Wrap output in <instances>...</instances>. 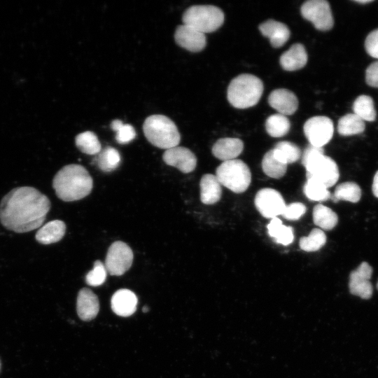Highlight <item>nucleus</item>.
Listing matches in <instances>:
<instances>
[{"mask_svg":"<svg viewBox=\"0 0 378 378\" xmlns=\"http://www.w3.org/2000/svg\"><path fill=\"white\" fill-rule=\"evenodd\" d=\"M377 289H378V283H377Z\"/></svg>","mask_w":378,"mask_h":378,"instance_id":"c03bdc74","label":"nucleus"},{"mask_svg":"<svg viewBox=\"0 0 378 378\" xmlns=\"http://www.w3.org/2000/svg\"><path fill=\"white\" fill-rule=\"evenodd\" d=\"M50 209L49 199L37 189L15 188L1 201L0 221L9 230L29 232L42 225Z\"/></svg>","mask_w":378,"mask_h":378,"instance_id":"f257e3e1","label":"nucleus"},{"mask_svg":"<svg viewBox=\"0 0 378 378\" xmlns=\"http://www.w3.org/2000/svg\"><path fill=\"white\" fill-rule=\"evenodd\" d=\"M302 16L311 22L320 31H328L334 24V20L329 3L326 0H309L300 9Z\"/></svg>","mask_w":378,"mask_h":378,"instance_id":"6e6552de","label":"nucleus"},{"mask_svg":"<svg viewBox=\"0 0 378 378\" xmlns=\"http://www.w3.org/2000/svg\"><path fill=\"white\" fill-rule=\"evenodd\" d=\"M267 230L270 236L278 244L286 246L293 241V228L283 225L282 221L277 217L272 218L267 225Z\"/></svg>","mask_w":378,"mask_h":378,"instance_id":"393cba45","label":"nucleus"},{"mask_svg":"<svg viewBox=\"0 0 378 378\" xmlns=\"http://www.w3.org/2000/svg\"><path fill=\"white\" fill-rule=\"evenodd\" d=\"M200 200L205 204H214L222 195L221 185L216 176L211 174H204L200 180Z\"/></svg>","mask_w":378,"mask_h":378,"instance_id":"412c9836","label":"nucleus"},{"mask_svg":"<svg viewBox=\"0 0 378 378\" xmlns=\"http://www.w3.org/2000/svg\"><path fill=\"white\" fill-rule=\"evenodd\" d=\"M106 273L105 265L100 260H96L92 270L87 274L85 281L92 286H100L105 281Z\"/></svg>","mask_w":378,"mask_h":378,"instance_id":"c9c22d12","label":"nucleus"},{"mask_svg":"<svg viewBox=\"0 0 378 378\" xmlns=\"http://www.w3.org/2000/svg\"><path fill=\"white\" fill-rule=\"evenodd\" d=\"M313 221L321 229L330 230L337 224V214L329 207L323 204H316L313 209Z\"/></svg>","mask_w":378,"mask_h":378,"instance_id":"b1692460","label":"nucleus"},{"mask_svg":"<svg viewBox=\"0 0 378 378\" xmlns=\"http://www.w3.org/2000/svg\"><path fill=\"white\" fill-rule=\"evenodd\" d=\"M303 191L307 197L313 201H326L331 197L327 188L311 178H307Z\"/></svg>","mask_w":378,"mask_h":378,"instance_id":"72a5a7b5","label":"nucleus"},{"mask_svg":"<svg viewBox=\"0 0 378 378\" xmlns=\"http://www.w3.org/2000/svg\"><path fill=\"white\" fill-rule=\"evenodd\" d=\"M263 92V83L257 76L243 74L230 83L227 97L230 104L237 108H247L255 106Z\"/></svg>","mask_w":378,"mask_h":378,"instance_id":"7ed1b4c3","label":"nucleus"},{"mask_svg":"<svg viewBox=\"0 0 378 378\" xmlns=\"http://www.w3.org/2000/svg\"><path fill=\"white\" fill-rule=\"evenodd\" d=\"M96 162L102 172H110L118 167L120 155L116 149L108 146L99 153Z\"/></svg>","mask_w":378,"mask_h":378,"instance_id":"2f4dec72","label":"nucleus"},{"mask_svg":"<svg viewBox=\"0 0 378 378\" xmlns=\"http://www.w3.org/2000/svg\"><path fill=\"white\" fill-rule=\"evenodd\" d=\"M361 197V189L355 182L347 181L339 184L332 195L331 200L337 202L339 200L358 202Z\"/></svg>","mask_w":378,"mask_h":378,"instance_id":"a878e982","label":"nucleus"},{"mask_svg":"<svg viewBox=\"0 0 378 378\" xmlns=\"http://www.w3.org/2000/svg\"><path fill=\"white\" fill-rule=\"evenodd\" d=\"M269 104L284 115L293 114L298 109V100L295 94L288 89H276L268 97Z\"/></svg>","mask_w":378,"mask_h":378,"instance_id":"2eb2a0df","label":"nucleus"},{"mask_svg":"<svg viewBox=\"0 0 378 378\" xmlns=\"http://www.w3.org/2000/svg\"><path fill=\"white\" fill-rule=\"evenodd\" d=\"M174 40L178 46L192 52L202 51L206 44L204 34L186 24L176 27Z\"/></svg>","mask_w":378,"mask_h":378,"instance_id":"4468645a","label":"nucleus"},{"mask_svg":"<svg viewBox=\"0 0 378 378\" xmlns=\"http://www.w3.org/2000/svg\"><path fill=\"white\" fill-rule=\"evenodd\" d=\"M262 168L267 176L274 178H280L285 175L287 164L276 159L272 149L265 154L262 160Z\"/></svg>","mask_w":378,"mask_h":378,"instance_id":"c756f323","label":"nucleus"},{"mask_svg":"<svg viewBox=\"0 0 378 378\" xmlns=\"http://www.w3.org/2000/svg\"><path fill=\"white\" fill-rule=\"evenodd\" d=\"M303 130L311 145L323 147L331 140L334 125L328 117L317 115L310 118L305 122Z\"/></svg>","mask_w":378,"mask_h":378,"instance_id":"9d476101","label":"nucleus"},{"mask_svg":"<svg viewBox=\"0 0 378 378\" xmlns=\"http://www.w3.org/2000/svg\"><path fill=\"white\" fill-rule=\"evenodd\" d=\"M254 203L260 214L267 218L281 215L286 205L280 192L270 188L260 189L255 195Z\"/></svg>","mask_w":378,"mask_h":378,"instance_id":"9b49d317","label":"nucleus"},{"mask_svg":"<svg viewBox=\"0 0 378 378\" xmlns=\"http://www.w3.org/2000/svg\"><path fill=\"white\" fill-rule=\"evenodd\" d=\"M261 34L270 39L274 48L283 46L290 38V31L288 27L281 22L267 20L259 25Z\"/></svg>","mask_w":378,"mask_h":378,"instance_id":"dca6fc26","label":"nucleus"},{"mask_svg":"<svg viewBox=\"0 0 378 378\" xmlns=\"http://www.w3.org/2000/svg\"><path fill=\"white\" fill-rule=\"evenodd\" d=\"M111 304L115 314L127 317L136 311L137 298L130 290L120 289L113 295Z\"/></svg>","mask_w":378,"mask_h":378,"instance_id":"6ab92c4d","label":"nucleus"},{"mask_svg":"<svg viewBox=\"0 0 378 378\" xmlns=\"http://www.w3.org/2000/svg\"><path fill=\"white\" fill-rule=\"evenodd\" d=\"M143 131L148 141L160 148L167 150L180 143L181 136L176 125L163 115L148 116L144 122Z\"/></svg>","mask_w":378,"mask_h":378,"instance_id":"20e7f679","label":"nucleus"},{"mask_svg":"<svg viewBox=\"0 0 378 378\" xmlns=\"http://www.w3.org/2000/svg\"><path fill=\"white\" fill-rule=\"evenodd\" d=\"M365 121L354 113L341 117L337 124V132L342 136L360 134L365 131Z\"/></svg>","mask_w":378,"mask_h":378,"instance_id":"5701e85b","label":"nucleus"},{"mask_svg":"<svg viewBox=\"0 0 378 378\" xmlns=\"http://www.w3.org/2000/svg\"><path fill=\"white\" fill-rule=\"evenodd\" d=\"M306 212V206L301 202H294L286 205L281 216L291 220L299 219Z\"/></svg>","mask_w":378,"mask_h":378,"instance_id":"e433bc0d","label":"nucleus"},{"mask_svg":"<svg viewBox=\"0 0 378 378\" xmlns=\"http://www.w3.org/2000/svg\"><path fill=\"white\" fill-rule=\"evenodd\" d=\"M133 252L125 242L116 241L108 248L105 267L106 271L114 276H120L127 272L133 262Z\"/></svg>","mask_w":378,"mask_h":378,"instance_id":"1a4fd4ad","label":"nucleus"},{"mask_svg":"<svg viewBox=\"0 0 378 378\" xmlns=\"http://www.w3.org/2000/svg\"><path fill=\"white\" fill-rule=\"evenodd\" d=\"M305 169L307 178L313 179L327 188L333 186L340 177L336 162L324 154L312 161L305 167Z\"/></svg>","mask_w":378,"mask_h":378,"instance_id":"0eeeda50","label":"nucleus"},{"mask_svg":"<svg viewBox=\"0 0 378 378\" xmlns=\"http://www.w3.org/2000/svg\"><path fill=\"white\" fill-rule=\"evenodd\" d=\"M307 62V53L302 44L295 43L280 57V64L288 71L303 68Z\"/></svg>","mask_w":378,"mask_h":378,"instance_id":"aec40b11","label":"nucleus"},{"mask_svg":"<svg viewBox=\"0 0 378 378\" xmlns=\"http://www.w3.org/2000/svg\"><path fill=\"white\" fill-rule=\"evenodd\" d=\"M75 142L78 148L85 154L96 155L101 151V144L97 135L91 131L78 134Z\"/></svg>","mask_w":378,"mask_h":378,"instance_id":"7c9ffc66","label":"nucleus"},{"mask_svg":"<svg viewBox=\"0 0 378 378\" xmlns=\"http://www.w3.org/2000/svg\"><path fill=\"white\" fill-rule=\"evenodd\" d=\"M356 2L358 3H360V4H368V3H370L373 1L372 0H363V1H361V0H358V1H356Z\"/></svg>","mask_w":378,"mask_h":378,"instance_id":"79ce46f5","label":"nucleus"},{"mask_svg":"<svg viewBox=\"0 0 378 378\" xmlns=\"http://www.w3.org/2000/svg\"><path fill=\"white\" fill-rule=\"evenodd\" d=\"M76 309L80 319L86 321L93 319L99 310L97 296L91 290L82 288L77 297Z\"/></svg>","mask_w":378,"mask_h":378,"instance_id":"f3484780","label":"nucleus"},{"mask_svg":"<svg viewBox=\"0 0 378 378\" xmlns=\"http://www.w3.org/2000/svg\"><path fill=\"white\" fill-rule=\"evenodd\" d=\"M215 176L220 185L235 193L246 190L251 181V173L248 165L238 159L222 162L217 167Z\"/></svg>","mask_w":378,"mask_h":378,"instance_id":"423d86ee","label":"nucleus"},{"mask_svg":"<svg viewBox=\"0 0 378 378\" xmlns=\"http://www.w3.org/2000/svg\"><path fill=\"white\" fill-rule=\"evenodd\" d=\"M65 232V223L60 220H54L40 227L36 233L35 238L42 244H50L62 239Z\"/></svg>","mask_w":378,"mask_h":378,"instance_id":"4be33fe9","label":"nucleus"},{"mask_svg":"<svg viewBox=\"0 0 378 378\" xmlns=\"http://www.w3.org/2000/svg\"><path fill=\"white\" fill-rule=\"evenodd\" d=\"M372 190L374 195L378 198V171L374 174Z\"/></svg>","mask_w":378,"mask_h":378,"instance_id":"a19ab883","label":"nucleus"},{"mask_svg":"<svg viewBox=\"0 0 378 378\" xmlns=\"http://www.w3.org/2000/svg\"><path fill=\"white\" fill-rule=\"evenodd\" d=\"M111 127L116 132L115 139L120 144H126L136 137L134 128L130 124H124L120 120H113Z\"/></svg>","mask_w":378,"mask_h":378,"instance_id":"f704fd0d","label":"nucleus"},{"mask_svg":"<svg viewBox=\"0 0 378 378\" xmlns=\"http://www.w3.org/2000/svg\"><path fill=\"white\" fill-rule=\"evenodd\" d=\"M372 274V267L363 262L358 268L352 271L349 276V287L350 293L362 299H369L372 295V286L370 281Z\"/></svg>","mask_w":378,"mask_h":378,"instance_id":"f8f14e48","label":"nucleus"},{"mask_svg":"<svg viewBox=\"0 0 378 378\" xmlns=\"http://www.w3.org/2000/svg\"><path fill=\"white\" fill-rule=\"evenodd\" d=\"M244 149L243 141L238 138H221L212 147V153L218 159L225 161L236 159Z\"/></svg>","mask_w":378,"mask_h":378,"instance_id":"a211bd4d","label":"nucleus"},{"mask_svg":"<svg viewBox=\"0 0 378 378\" xmlns=\"http://www.w3.org/2000/svg\"><path fill=\"white\" fill-rule=\"evenodd\" d=\"M354 113L364 121H374L376 119V110L371 97L365 94L358 96L353 104Z\"/></svg>","mask_w":378,"mask_h":378,"instance_id":"cd10ccee","label":"nucleus"},{"mask_svg":"<svg viewBox=\"0 0 378 378\" xmlns=\"http://www.w3.org/2000/svg\"><path fill=\"white\" fill-rule=\"evenodd\" d=\"M290 127L288 118L282 114L276 113L269 116L265 121L267 132L272 137H281L287 134Z\"/></svg>","mask_w":378,"mask_h":378,"instance_id":"c85d7f7f","label":"nucleus"},{"mask_svg":"<svg viewBox=\"0 0 378 378\" xmlns=\"http://www.w3.org/2000/svg\"><path fill=\"white\" fill-rule=\"evenodd\" d=\"M326 243L325 232L318 228L312 229L307 237H302L300 239V247L307 252L316 251Z\"/></svg>","mask_w":378,"mask_h":378,"instance_id":"473e14b6","label":"nucleus"},{"mask_svg":"<svg viewBox=\"0 0 378 378\" xmlns=\"http://www.w3.org/2000/svg\"><path fill=\"white\" fill-rule=\"evenodd\" d=\"M324 154V150L323 147H318L313 145L309 144L307 146V148L304 149L302 158V163L305 167L308 164H309L312 161H313L314 159H316L317 157L323 155Z\"/></svg>","mask_w":378,"mask_h":378,"instance_id":"58836bf2","label":"nucleus"},{"mask_svg":"<svg viewBox=\"0 0 378 378\" xmlns=\"http://www.w3.org/2000/svg\"><path fill=\"white\" fill-rule=\"evenodd\" d=\"M162 159L167 164L185 174L192 172L197 165L195 154L188 148L178 146L166 150Z\"/></svg>","mask_w":378,"mask_h":378,"instance_id":"ddd939ff","label":"nucleus"},{"mask_svg":"<svg viewBox=\"0 0 378 378\" xmlns=\"http://www.w3.org/2000/svg\"><path fill=\"white\" fill-rule=\"evenodd\" d=\"M365 48L370 56L378 59V29L372 31L367 36Z\"/></svg>","mask_w":378,"mask_h":378,"instance_id":"4c0bfd02","label":"nucleus"},{"mask_svg":"<svg viewBox=\"0 0 378 378\" xmlns=\"http://www.w3.org/2000/svg\"><path fill=\"white\" fill-rule=\"evenodd\" d=\"M148 311V307H143V312H147Z\"/></svg>","mask_w":378,"mask_h":378,"instance_id":"37998d69","label":"nucleus"},{"mask_svg":"<svg viewBox=\"0 0 378 378\" xmlns=\"http://www.w3.org/2000/svg\"><path fill=\"white\" fill-rule=\"evenodd\" d=\"M92 186L93 181L88 170L76 164L63 167L52 181L57 196L65 202L84 198L90 193Z\"/></svg>","mask_w":378,"mask_h":378,"instance_id":"f03ea898","label":"nucleus"},{"mask_svg":"<svg viewBox=\"0 0 378 378\" xmlns=\"http://www.w3.org/2000/svg\"><path fill=\"white\" fill-rule=\"evenodd\" d=\"M183 24L206 34L215 31L224 22L222 10L212 5H195L187 8L182 16Z\"/></svg>","mask_w":378,"mask_h":378,"instance_id":"39448f33","label":"nucleus"},{"mask_svg":"<svg viewBox=\"0 0 378 378\" xmlns=\"http://www.w3.org/2000/svg\"><path fill=\"white\" fill-rule=\"evenodd\" d=\"M272 150L275 158L286 164L296 162L302 155L296 144L287 141L278 142Z\"/></svg>","mask_w":378,"mask_h":378,"instance_id":"bb28decb","label":"nucleus"},{"mask_svg":"<svg viewBox=\"0 0 378 378\" xmlns=\"http://www.w3.org/2000/svg\"><path fill=\"white\" fill-rule=\"evenodd\" d=\"M365 81L372 88H378V61L370 64L365 71Z\"/></svg>","mask_w":378,"mask_h":378,"instance_id":"ea45409f","label":"nucleus"}]
</instances>
